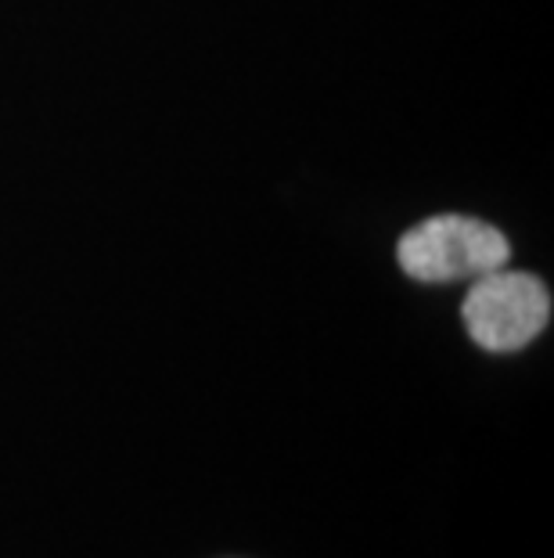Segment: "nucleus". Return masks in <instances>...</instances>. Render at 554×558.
Listing matches in <instances>:
<instances>
[{
	"instance_id": "obj_1",
	"label": "nucleus",
	"mask_w": 554,
	"mask_h": 558,
	"mask_svg": "<svg viewBox=\"0 0 554 558\" xmlns=\"http://www.w3.org/2000/svg\"><path fill=\"white\" fill-rule=\"evenodd\" d=\"M512 245L487 220L443 213V217L421 220L396 245V259L407 278L426 284H446L482 278L497 267H508Z\"/></svg>"
},
{
	"instance_id": "obj_2",
	"label": "nucleus",
	"mask_w": 554,
	"mask_h": 558,
	"mask_svg": "<svg viewBox=\"0 0 554 558\" xmlns=\"http://www.w3.org/2000/svg\"><path fill=\"white\" fill-rule=\"evenodd\" d=\"M461 317L479 350L518 353L551 325V292L526 270L497 267L476 278L465 295Z\"/></svg>"
}]
</instances>
